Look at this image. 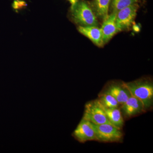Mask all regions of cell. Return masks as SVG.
<instances>
[{
  "mask_svg": "<svg viewBox=\"0 0 153 153\" xmlns=\"http://www.w3.org/2000/svg\"><path fill=\"white\" fill-rule=\"evenodd\" d=\"M131 95L142 102L145 109L153 105V84L151 79L143 78L128 82H124Z\"/></svg>",
  "mask_w": 153,
  "mask_h": 153,
  "instance_id": "1",
  "label": "cell"
},
{
  "mask_svg": "<svg viewBox=\"0 0 153 153\" xmlns=\"http://www.w3.org/2000/svg\"><path fill=\"white\" fill-rule=\"evenodd\" d=\"M71 18L76 24L82 27L97 26L98 20L90 4L85 0H77L71 8Z\"/></svg>",
  "mask_w": 153,
  "mask_h": 153,
  "instance_id": "2",
  "label": "cell"
},
{
  "mask_svg": "<svg viewBox=\"0 0 153 153\" xmlns=\"http://www.w3.org/2000/svg\"><path fill=\"white\" fill-rule=\"evenodd\" d=\"M92 124L95 131L96 140L103 142H118L122 139L123 134L120 129L110 124Z\"/></svg>",
  "mask_w": 153,
  "mask_h": 153,
  "instance_id": "3",
  "label": "cell"
},
{
  "mask_svg": "<svg viewBox=\"0 0 153 153\" xmlns=\"http://www.w3.org/2000/svg\"><path fill=\"white\" fill-rule=\"evenodd\" d=\"M82 118L94 124H111L104 110L97 100L89 102L85 104V111Z\"/></svg>",
  "mask_w": 153,
  "mask_h": 153,
  "instance_id": "4",
  "label": "cell"
},
{
  "mask_svg": "<svg viewBox=\"0 0 153 153\" xmlns=\"http://www.w3.org/2000/svg\"><path fill=\"white\" fill-rule=\"evenodd\" d=\"M138 3L125 8L117 13L116 23L120 32L127 30L131 27L139 8Z\"/></svg>",
  "mask_w": 153,
  "mask_h": 153,
  "instance_id": "5",
  "label": "cell"
},
{
  "mask_svg": "<svg viewBox=\"0 0 153 153\" xmlns=\"http://www.w3.org/2000/svg\"><path fill=\"white\" fill-rule=\"evenodd\" d=\"M75 139L80 143L90 140H96L93 125L90 122L82 118L72 133Z\"/></svg>",
  "mask_w": 153,
  "mask_h": 153,
  "instance_id": "6",
  "label": "cell"
},
{
  "mask_svg": "<svg viewBox=\"0 0 153 153\" xmlns=\"http://www.w3.org/2000/svg\"><path fill=\"white\" fill-rule=\"evenodd\" d=\"M104 91L112 95L121 105L131 96L124 82H113L109 83Z\"/></svg>",
  "mask_w": 153,
  "mask_h": 153,
  "instance_id": "7",
  "label": "cell"
},
{
  "mask_svg": "<svg viewBox=\"0 0 153 153\" xmlns=\"http://www.w3.org/2000/svg\"><path fill=\"white\" fill-rule=\"evenodd\" d=\"M116 14L117 13L113 12L108 15L106 19L103 21V23L100 28L104 45L107 43L116 34L120 32L116 23Z\"/></svg>",
  "mask_w": 153,
  "mask_h": 153,
  "instance_id": "8",
  "label": "cell"
},
{
  "mask_svg": "<svg viewBox=\"0 0 153 153\" xmlns=\"http://www.w3.org/2000/svg\"><path fill=\"white\" fill-rule=\"evenodd\" d=\"M121 109L124 115L126 117H132L146 110L142 102L132 95L122 105Z\"/></svg>",
  "mask_w": 153,
  "mask_h": 153,
  "instance_id": "9",
  "label": "cell"
},
{
  "mask_svg": "<svg viewBox=\"0 0 153 153\" xmlns=\"http://www.w3.org/2000/svg\"><path fill=\"white\" fill-rule=\"evenodd\" d=\"M78 31L93 42L97 47H103L104 44L102 40V34L101 29L97 26H79Z\"/></svg>",
  "mask_w": 153,
  "mask_h": 153,
  "instance_id": "10",
  "label": "cell"
},
{
  "mask_svg": "<svg viewBox=\"0 0 153 153\" xmlns=\"http://www.w3.org/2000/svg\"><path fill=\"white\" fill-rule=\"evenodd\" d=\"M111 0H92L90 4L97 19L104 21L108 16Z\"/></svg>",
  "mask_w": 153,
  "mask_h": 153,
  "instance_id": "11",
  "label": "cell"
},
{
  "mask_svg": "<svg viewBox=\"0 0 153 153\" xmlns=\"http://www.w3.org/2000/svg\"><path fill=\"white\" fill-rule=\"evenodd\" d=\"M99 104L105 112L108 120L112 125L120 129L124 125V120L120 109L117 108H108L102 105L97 100Z\"/></svg>",
  "mask_w": 153,
  "mask_h": 153,
  "instance_id": "12",
  "label": "cell"
},
{
  "mask_svg": "<svg viewBox=\"0 0 153 153\" xmlns=\"http://www.w3.org/2000/svg\"><path fill=\"white\" fill-rule=\"evenodd\" d=\"M97 100L102 105L108 108H117L120 105L112 95L105 91L100 94Z\"/></svg>",
  "mask_w": 153,
  "mask_h": 153,
  "instance_id": "13",
  "label": "cell"
},
{
  "mask_svg": "<svg viewBox=\"0 0 153 153\" xmlns=\"http://www.w3.org/2000/svg\"><path fill=\"white\" fill-rule=\"evenodd\" d=\"M139 1V0H111L109 9L111 13H117L128 6L137 4Z\"/></svg>",
  "mask_w": 153,
  "mask_h": 153,
  "instance_id": "14",
  "label": "cell"
},
{
  "mask_svg": "<svg viewBox=\"0 0 153 153\" xmlns=\"http://www.w3.org/2000/svg\"><path fill=\"white\" fill-rule=\"evenodd\" d=\"M68 1H69V2H70V3H71V4H74V3L76 2V1H77V0H68Z\"/></svg>",
  "mask_w": 153,
  "mask_h": 153,
  "instance_id": "15",
  "label": "cell"
}]
</instances>
